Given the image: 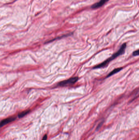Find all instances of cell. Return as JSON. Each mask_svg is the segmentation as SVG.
<instances>
[{
	"instance_id": "cell-1",
	"label": "cell",
	"mask_w": 139,
	"mask_h": 140,
	"mask_svg": "<svg viewBox=\"0 0 139 140\" xmlns=\"http://www.w3.org/2000/svg\"><path fill=\"white\" fill-rule=\"evenodd\" d=\"M126 47H127L126 43H124V44H123L122 46H121L120 49L118 50L117 52L114 53L112 56L111 57L109 58H108V59H106L105 61L102 62V63L99 64L98 65L95 66L93 68V69H100V68H105V67H106L109 64V62L113 60V59H115L116 58H117V57L120 56L122 54H123L124 53V52H125V49L126 48Z\"/></svg>"
},
{
	"instance_id": "cell-2",
	"label": "cell",
	"mask_w": 139,
	"mask_h": 140,
	"mask_svg": "<svg viewBox=\"0 0 139 140\" xmlns=\"http://www.w3.org/2000/svg\"><path fill=\"white\" fill-rule=\"evenodd\" d=\"M78 79L79 78L78 77H74L70 78L68 79L60 82L58 83L57 85L58 86H61V87L71 85L72 84H74L76 82H77L78 81Z\"/></svg>"
},
{
	"instance_id": "cell-3",
	"label": "cell",
	"mask_w": 139,
	"mask_h": 140,
	"mask_svg": "<svg viewBox=\"0 0 139 140\" xmlns=\"http://www.w3.org/2000/svg\"><path fill=\"white\" fill-rule=\"evenodd\" d=\"M16 119V118L15 117H11L2 120L0 122V128H2V127L5 126L7 124H8L14 121Z\"/></svg>"
},
{
	"instance_id": "cell-4",
	"label": "cell",
	"mask_w": 139,
	"mask_h": 140,
	"mask_svg": "<svg viewBox=\"0 0 139 140\" xmlns=\"http://www.w3.org/2000/svg\"><path fill=\"white\" fill-rule=\"evenodd\" d=\"M109 0H100V1H99L98 3H95L94 4L92 5L91 6V8L92 9H97V8H98L101 7L104 5L105 3H106V2L109 1Z\"/></svg>"
},
{
	"instance_id": "cell-5",
	"label": "cell",
	"mask_w": 139,
	"mask_h": 140,
	"mask_svg": "<svg viewBox=\"0 0 139 140\" xmlns=\"http://www.w3.org/2000/svg\"><path fill=\"white\" fill-rule=\"evenodd\" d=\"M122 69H123V68H122V67L118 68H117V69H114L113 70H112L111 72H110V73L109 74V75L107 76V78L110 77L111 76H112L113 75L115 74L116 73H117L118 72H119L121 71Z\"/></svg>"
},
{
	"instance_id": "cell-6",
	"label": "cell",
	"mask_w": 139,
	"mask_h": 140,
	"mask_svg": "<svg viewBox=\"0 0 139 140\" xmlns=\"http://www.w3.org/2000/svg\"><path fill=\"white\" fill-rule=\"evenodd\" d=\"M30 111L29 110L25 111H23L19 113L18 115L19 118H22L25 115H27V114H28L30 113Z\"/></svg>"
},
{
	"instance_id": "cell-7",
	"label": "cell",
	"mask_w": 139,
	"mask_h": 140,
	"mask_svg": "<svg viewBox=\"0 0 139 140\" xmlns=\"http://www.w3.org/2000/svg\"><path fill=\"white\" fill-rule=\"evenodd\" d=\"M139 50H137L136 51H135L133 52V55L134 56H138L139 55Z\"/></svg>"
},
{
	"instance_id": "cell-8",
	"label": "cell",
	"mask_w": 139,
	"mask_h": 140,
	"mask_svg": "<svg viewBox=\"0 0 139 140\" xmlns=\"http://www.w3.org/2000/svg\"><path fill=\"white\" fill-rule=\"evenodd\" d=\"M47 134H45L44 136V137H43L42 140H47Z\"/></svg>"
},
{
	"instance_id": "cell-9",
	"label": "cell",
	"mask_w": 139,
	"mask_h": 140,
	"mask_svg": "<svg viewBox=\"0 0 139 140\" xmlns=\"http://www.w3.org/2000/svg\"><path fill=\"white\" fill-rule=\"evenodd\" d=\"M102 124H103V122H102L101 123L99 124L98 126V127H97V129H99L100 128V127L102 126Z\"/></svg>"
}]
</instances>
